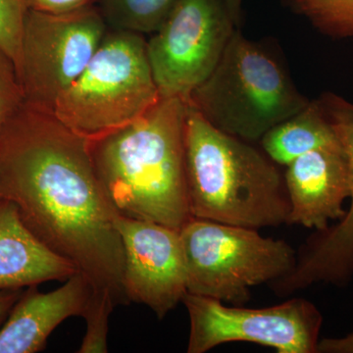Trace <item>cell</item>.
<instances>
[{"label":"cell","mask_w":353,"mask_h":353,"mask_svg":"<svg viewBox=\"0 0 353 353\" xmlns=\"http://www.w3.org/2000/svg\"><path fill=\"white\" fill-rule=\"evenodd\" d=\"M185 162L192 217L255 230L288 224L289 196L275 162L216 129L189 104Z\"/></svg>","instance_id":"obj_3"},{"label":"cell","mask_w":353,"mask_h":353,"mask_svg":"<svg viewBox=\"0 0 353 353\" xmlns=\"http://www.w3.org/2000/svg\"><path fill=\"white\" fill-rule=\"evenodd\" d=\"M24 292L23 289L0 290V326L6 321L9 313Z\"/></svg>","instance_id":"obj_21"},{"label":"cell","mask_w":353,"mask_h":353,"mask_svg":"<svg viewBox=\"0 0 353 353\" xmlns=\"http://www.w3.org/2000/svg\"><path fill=\"white\" fill-rule=\"evenodd\" d=\"M128 301L143 304L162 319L182 303L187 274L179 230L118 215Z\"/></svg>","instance_id":"obj_10"},{"label":"cell","mask_w":353,"mask_h":353,"mask_svg":"<svg viewBox=\"0 0 353 353\" xmlns=\"http://www.w3.org/2000/svg\"><path fill=\"white\" fill-rule=\"evenodd\" d=\"M28 11L26 0H0V48L12 58L17 71Z\"/></svg>","instance_id":"obj_18"},{"label":"cell","mask_w":353,"mask_h":353,"mask_svg":"<svg viewBox=\"0 0 353 353\" xmlns=\"http://www.w3.org/2000/svg\"><path fill=\"white\" fill-rule=\"evenodd\" d=\"M182 99L161 97L127 126L90 141L95 172L118 214L179 230L192 218Z\"/></svg>","instance_id":"obj_2"},{"label":"cell","mask_w":353,"mask_h":353,"mask_svg":"<svg viewBox=\"0 0 353 353\" xmlns=\"http://www.w3.org/2000/svg\"><path fill=\"white\" fill-rule=\"evenodd\" d=\"M330 120L350 166V208L338 224L316 232L301 248L292 271L269 285L280 296L319 283L345 287L353 279V108L334 109Z\"/></svg>","instance_id":"obj_11"},{"label":"cell","mask_w":353,"mask_h":353,"mask_svg":"<svg viewBox=\"0 0 353 353\" xmlns=\"http://www.w3.org/2000/svg\"><path fill=\"white\" fill-rule=\"evenodd\" d=\"M108 29L97 4L61 14L28 11L18 69L26 103L53 111Z\"/></svg>","instance_id":"obj_7"},{"label":"cell","mask_w":353,"mask_h":353,"mask_svg":"<svg viewBox=\"0 0 353 353\" xmlns=\"http://www.w3.org/2000/svg\"><path fill=\"white\" fill-rule=\"evenodd\" d=\"M24 103V92L16 65L0 48V131Z\"/></svg>","instance_id":"obj_19"},{"label":"cell","mask_w":353,"mask_h":353,"mask_svg":"<svg viewBox=\"0 0 353 353\" xmlns=\"http://www.w3.org/2000/svg\"><path fill=\"white\" fill-rule=\"evenodd\" d=\"M243 0H226L228 8L230 14L233 18L234 24L238 27L241 21V6H243Z\"/></svg>","instance_id":"obj_22"},{"label":"cell","mask_w":353,"mask_h":353,"mask_svg":"<svg viewBox=\"0 0 353 353\" xmlns=\"http://www.w3.org/2000/svg\"><path fill=\"white\" fill-rule=\"evenodd\" d=\"M77 272L30 231L13 203L0 201V290L65 281Z\"/></svg>","instance_id":"obj_14"},{"label":"cell","mask_w":353,"mask_h":353,"mask_svg":"<svg viewBox=\"0 0 353 353\" xmlns=\"http://www.w3.org/2000/svg\"><path fill=\"white\" fill-rule=\"evenodd\" d=\"M338 141L319 99L309 101L303 110L279 123L260 139L265 154L281 166H287L305 153Z\"/></svg>","instance_id":"obj_15"},{"label":"cell","mask_w":353,"mask_h":353,"mask_svg":"<svg viewBox=\"0 0 353 353\" xmlns=\"http://www.w3.org/2000/svg\"><path fill=\"white\" fill-rule=\"evenodd\" d=\"M0 201L13 203L30 231L88 281L85 334L108 336L114 307L128 303L124 252L90 141L53 111L25 102L0 131Z\"/></svg>","instance_id":"obj_1"},{"label":"cell","mask_w":353,"mask_h":353,"mask_svg":"<svg viewBox=\"0 0 353 353\" xmlns=\"http://www.w3.org/2000/svg\"><path fill=\"white\" fill-rule=\"evenodd\" d=\"M320 31L334 38L353 39V0H287Z\"/></svg>","instance_id":"obj_17"},{"label":"cell","mask_w":353,"mask_h":353,"mask_svg":"<svg viewBox=\"0 0 353 353\" xmlns=\"http://www.w3.org/2000/svg\"><path fill=\"white\" fill-rule=\"evenodd\" d=\"M290 201L288 225L324 231L345 214L350 196L347 154L340 141L301 155L287 165L284 175Z\"/></svg>","instance_id":"obj_12"},{"label":"cell","mask_w":353,"mask_h":353,"mask_svg":"<svg viewBox=\"0 0 353 353\" xmlns=\"http://www.w3.org/2000/svg\"><path fill=\"white\" fill-rule=\"evenodd\" d=\"M178 0H99L97 6L108 28L121 31L154 34Z\"/></svg>","instance_id":"obj_16"},{"label":"cell","mask_w":353,"mask_h":353,"mask_svg":"<svg viewBox=\"0 0 353 353\" xmlns=\"http://www.w3.org/2000/svg\"><path fill=\"white\" fill-rule=\"evenodd\" d=\"M99 0H26L28 9L38 12L61 14L95 6Z\"/></svg>","instance_id":"obj_20"},{"label":"cell","mask_w":353,"mask_h":353,"mask_svg":"<svg viewBox=\"0 0 353 353\" xmlns=\"http://www.w3.org/2000/svg\"><path fill=\"white\" fill-rule=\"evenodd\" d=\"M188 353H205L228 343H252L278 353H317L323 316L314 303L294 297L264 308L228 306L187 292Z\"/></svg>","instance_id":"obj_8"},{"label":"cell","mask_w":353,"mask_h":353,"mask_svg":"<svg viewBox=\"0 0 353 353\" xmlns=\"http://www.w3.org/2000/svg\"><path fill=\"white\" fill-rule=\"evenodd\" d=\"M160 99L145 34L109 28L90 63L55 102L53 113L92 141L138 120Z\"/></svg>","instance_id":"obj_5"},{"label":"cell","mask_w":353,"mask_h":353,"mask_svg":"<svg viewBox=\"0 0 353 353\" xmlns=\"http://www.w3.org/2000/svg\"><path fill=\"white\" fill-rule=\"evenodd\" d=\"M309 101L272 53L236 30L187 104L216 129L252 143Z\"/></svg>","instance_id":"obj_4"},{"label":"cell","mask_w":353,"mask_h":353,"mask_svg":"<svg viewBox=\"0 0 353 353\" xmlns=\"http://www.w3.org/2000/svg\"><path fill=\"white\" fill-rule=\"evenodd\" d=\"M236 25L226 0H178L148 41V54L160 95L187 103L212 73Z\"/></svg>","instance_id":"obj_9"},{"label":"cell","mask_w":353,"mask_h":353,"mask_svg":"<svg viewBox=\"0 0 353 353\" xmlns=\"http://www.w3.org/2000/svg\"><path fill=\"white\" fill-rule=\"evenodd\" d=\"M36 287L23 292L0 328V353L41 352L62 322L87 315L92 290L79 272L52 292H41Z\"/></svg>","instance_id":"obj_13"},{"label":"cell","mask_w":353,"mask_h":353,"mask_svg":"<svg viewBox=\"0 0 353 353\" xmlns=\"http://www.w3.org/2000/svg\"><path fill=\"white\" fill-rule=\"evenodd\" d=\"M189 294L245 305L250 289L271 284L294 268L297 255L284 240L259 230L192 217L180 231Z\"/></svg>","instance_id":"obj_6"}]
</instances>
